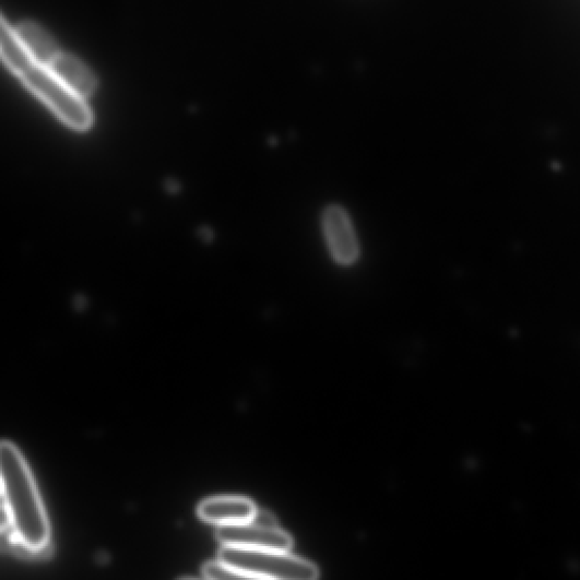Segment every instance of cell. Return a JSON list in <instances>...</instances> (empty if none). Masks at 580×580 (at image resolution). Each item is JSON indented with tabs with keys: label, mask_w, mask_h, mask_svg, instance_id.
Instances as JSON below:
<instances>
[{
	"label": "cell",
	"mask_w": 580,
	"mask_h": 580,
	"mask_svg": "<svg viewBox=\"0 0 580 580\" xmlns=\"http://www.w3.org/2000/svg\"><path fill=\"white\" fill-rule=\"evenodd\" d=\"M24 48L36 66L49 68L60 51L57 43L43 26L35 22H23L14 27Z\"/></svg>",
	"instance_id": "8"
},
{
	"label": "cell",
	"mask_w": 580,
	"mask_h": 580,
	"mask_svg": "<svg viewBox=\"0 0 580 580\" xmlns=\"http://www.w3.org/2000/svg\"><path fill=\"white\" fill-rule=\"evenodd\" d=\"M216 535L226 545L277 549L286 553H289L293 546L291 535L280 528H263L252 522L218 526Z\"/></svg>",
	"instance_id": "5"
},
{
	"label": "cell",
	"mask_w": 580,
	"mask_h": 580,
	"mask_svg": "<svg viewBox=\"0 0 580 580\" xmlns=\"http://www.w3.org/2000/svg\"><path fill=\"white\" fill-rule=\"evenodd\" d=\"M322 227L333 260L345 267L354 264L359 247L347 212L340 205H329L323 212Z\"/></svg>",
	"instance_id": "4"
},
{
	"label": "cell",
	"mask_w": 580,
	"mask_h": 580,
	"mask_svg": "<svg viewBox=\"0 0 580 580\" xmlns=\"http://www.w3.org/2000/svg\"><path fill=\"white\" fill-rule=\"evenodd\" d=\"M257 510L256 505L248 498L217 497L201 502L198 513L203 521L223 526L249 523Z\"/></svg>",
	"instance_id": "6"
},
{
	"label": "cell",
	"mask_w": 580,
	"mask_h": 580,
	"mask_svg": "<svg viewBox=\"0 0 580 580\" xmlns=\"http://www.w3.org/2000/svg\"><path fill=\"white\" fill-rule=\"evenodd\" d=\"M0 52H2L5 67L20 79L36 66L19 39L15 28L8 23L4 16L2 26H0Z\"/></svg>",
	"instance_id": "9"
},
{
	"label": "cell",
	"mask_w": 580,
	"mask_h": 580,
	"mask_svg": "<svg viewBox=\"0 0 580 580\" xmlns=\"http://www.w3.org/2000/svg\"><path fill=\"white\" fill-rule=\"evenodd\" d=\"M203 575L208 579L247 578L220 559L217 561L205 564L203 567Z\"/></svg>",
	"instance_id": "10"
},
{
	"label": "cell",
	"mask_w": 580,
	"mask_h": 580,
	"mask_svg": "<svg viewBox=\"0 0 580 580\" xmlns=\"http://www.w3.org/2000/svg\"><path fill=\"white\" fill-rule=\"evenodd\" d=\"M218 559L247 578L312 580L319 576L316 565L277 549L224 544Z\"/></svg>",
	"instance_id": "2"
},
{
	"label": "cell",
	"mask_w": 580,
	"mask_h": 580,
	"mask_svg": "<svg viewBox=\"0 0 580 580\" xmlns=\"http://www.w3.org/2000/svg\"><path fill=\"white\" fill-rule=\"evenodd\" d=\"M51 73L80 97L86 99L97 88V78L78 57L60 52L48 68Z\"/></svg>",
	"instance_id": "7"
},
{
	"label": "cell",
	"mask_w": 580,
	"mask_h": 580,
	"mask_svg": "<svg viewBox=\"0 0 580 580\" xmlns=\"http://www.w3.org/2000/svg\"><path fill=\"white\" fill-rule=\"evenodd\" d=\"M251 522L263 528H279L276 517L265 510H257Z\"/></svg>",
	"instance_id": "11"
},
{
	"label": "cell",
	"mask_w": 580,
	"mask_h": 580,
	"mask_svg": "<svg viewBox=\"0 0 580 580\" xmlns=\"http://www.w3.org/2000/svg\"><path fill=\"white\" fill-rule=\"evenodd\" d=\"M21 80L70 128L84 131L93 125V113L85 99L60 82L48 68L34 66Z\"/></svg>",
	"instance_id": "3"
},
{
	"label": "cell",
	"mask_w": 580,
	"mask_h": 580,
	"mask_svg": "<svg viewBox=\"0 0 580 580\" xmlns=\"http://www.w3.org/2000/svg\"><path fill=\"white\" fill-rule=\"evenodd\" d=\"M2 502L9 512L16 542L29 552L48 545L50 528L32 472L16 447L3 441L0 446Z\"/></svg>",
	"instance_id": "1"
}]
</instances>
